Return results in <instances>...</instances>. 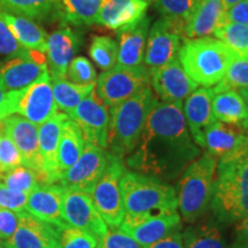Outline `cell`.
Returning a JSON list of instances; mask_svg holds the SVG:
<instances>
[{
	"mask_svg": "<svg viewBox=\"0 0 248 248\" xmlns=\"http://www.w3.org/2000/svg\"><path fill=\"white\" fill-rule=\"evenodd\" d=\"M200 147L190 135L182 102H157L148 115L137 147L126 164L137 172L162 178H177L199 157Z\"/></svg>",
	"mask_w": 248,
	"mask_h": 248,
	"instance_id": "obj_1",
	"label": "cell"
},
{
	"mask_svg": "<svg viewBox=\"0 0 248 248\" xmlns=\"http://www.w3.org/2000/svg\"><path fill=\"white\" fill-rule=\"evenodd\" d=\"M210 208L223 223L248 216V144L217 162Z\"/></svg>",
	"mask_w": 248,
	"mask_h": 248,
	"instance_id": "obj_2",
	"label": "cell"
},
{
	"mask_svg": "<svg viewBox=\"0 0 248 248\" xmlns=\"http://www.w3.org/2000/svg\"><path fill=\"white\" fill-rule=\"evenodd\" d=\"M159 102L151 86L110 108L108 147L109 153L122 160L131 154L140 140L148 115Z\"/></svg>",
	"mask_w": 248,
	"mask_h": 248,
	"instance_id": "obj_3",
	"label": "cell"
},
{
	"mask_svg": "<svg viewBox=\"0 0 248 248\" xmlns=\"http://www.w3.org/2000/svg\"><path fill=\"white\" fill-rule=\"evenodd\" d=\"M125 216H147L177 212V192L152 176L126 170L121 178Z\"/></svg>",
	"mask_w": 248,
	"mask_h": 248,
	"instance_id": "obj_4",
	"label": "cell"
},
{
	"mask_svg": "<svg viewBox=\"0 0 248 248\" xmlns=\"http://www.w3.org/2000/svg\"><path fill=\"white\" fill-rule=\"evenodd\" d=\"M179 62L188 77L203 88L218 84L232 61L237 58L219 39H185L178 52Z\"/></svg>",
	"mask_w": 248,
	"mask_h": 248,
	"instance_id": "obj_5",
	"label": "cell"
},
{
	"mask_svg": "<svg viewBox=\"0 0 248 248\" xmlns=\"http://www.w3.org/2000/svg\"><path fill=\"white\" fill-rule=\"evenodd\" d=\"M217 162V157L207 152L192 161L181 173L177 201L185 222H195L210 208Z\"/></svg>",
	"mask_w": 248,
	"mask_h": 248,
	"instance_id": "obj_6",
	"label": "cell"
},
{
	"mask_svg": "<svg viewBox=\"0 0 248 248\" xmlns=\"http://www.w3.org/2000/svg\"><path fill=\"white\" fill-rule=\"evenodd\" d=\"M124 171L125 166L122 160L111 155L106 170L90 193L102 219L113 228H119L125 216L121 191V178Z\"/></svg>",
	"mask_w": 248,
	"mask_h": 248,
	"instance_id": "obj_7",
	"label": "cell"
},
{
	"mask_svg": "<svg viewBox=\"0 0 248 248\" xmlns=\"http://www.w3.org/2000/svg\"><path fill=\"white\" fill-rule=\"evenodd\" d=\"M146 86H150V73L144 64L132 68L116 64L99 76L95 92L108 108H111L128 100Z\"/></svg>",
	"mask_w": 248,
	"mask_h": 248,
	"instance_id": "obj_8",
	"label": "cell"
},
{
	"mask_svg": "<svg viewBox=\"0 0 248 248\" xmlns=\"http://www.w3.org/2000/svg\"><path fill=\"white\" fill-rule=\"evenodd\" d=\"M110 157L111 154L105 148L85 141L84 150L78 160L61 175L60 185L90 194L106 170Z\"/></svg>",
	"mask_w": 248,
	"mask_h": 248,
	"instance_id": "obj_9",
	"label": "cell"
},
{
	"mask_svg": "<svg viewBox=\"0 0 248 248\" xmlns=\"http://www.w3.org/2000/svg\"><path fill=\"white\" fill-rule=\"evenodd\" d=\"M184 27L168 18L156 21L148 31L145 51V67L148 73L166 66L176 59L181 48Z\"/></svg>",
	"mask_w": 248,
	"mask_h": 248,
	"instance_id": "obj_10",
	"label": "cell"
},
{
	"mask_svg": "<svg viewBox=\"0 0 248 248\" xmlns=\"http://www.w3.org/2000/svg\"><path fill=\"white\" fill-rule=\"evenodd\" d=\"M15 113L39 126L58 113L49 73L39 77L26 89L16 91Z\"/></svg>",
	"mask_w": 248,
	"mask_h": 248,
	"instance_id": "obj_11",
	"label": "cell"
},
{
	"mask_svg": "<svg viewBox=\"0 0 248 248\" xmlns=\"http://www.w3.org/2000/svg\"><path fill=\"white\" fill-rule=\"evenodd\" d=\"M82 130L85 141L107 150L109 110L93 90L68 115Z\"/></svg>",
	"mask_w": 248,
	"mask_h": 248,
	"instance_id": "obj_12",
	"label": "cell"
},
{
	"mask_svg": "<svg viewBox=\"0 0 248 248\" xmlns=\"http://www.w3.org/2000/svg\"><path fill=\"white\" fill-rule=\"evenodd\" d=\"M62 214L68 225L89 232L97 239L108 231V225L94 207L91 195L86 192L63 187Z\"/></svg>",
	"mask_w": 248,
	"mask_h": 248,
	"instance_id": "obj_13",
	"label": "cell"
},
{
	"mask_svg": "<svg viewBox=\"0 0 248 248\" xmlns=\"http://www.w3.org/2000/svg\"><path fill=\"white\" fill-rule=\"evenodd\" d=\"M1 131L7 135L20 152L24 167L36 170L48 178L44 171L43 160L39 152L38 128L21 115L12 114L1 121Z\"/></svg>",
	"mask_w": 248,
	"mask_h": 248,
	"instance_id": "obj_14",
	"label": "cell"
},
{
	"mask_svg": "<svg viewBox=\"0 0 248 248\" xmlns=\"http://www.w3.org/2000/svg\"><path fill=\"white\" fill-rule=\"evenodd\" d=\"M119 228L131 235L141 247H146L173 231L182 230V218L177 212L162 215L124 216Z\"/></svg>",
	"mask_w": 248,
	"mask_h": 248,
	"instance_id": "obj_15",
	"label": "cell"
},
{
	"mask_svg": "<svg viewBox=\"0 0 248 248\" xmlns=\"http://www.w3.org/2000/svg\"><path fill=\"white\" fill-rule=\"evenodd\" d=\"M150 83L155 95L173 104L185 100L199 86L185 73L177 58L150 73Z\"/></svg>",
	"mask_w": 248,
	"mask_h": 248,
	"instance_id": "obj_16",
	"label": "cell"
},
{
	"mask_svg": "<svg viewBox=\"0 0 248 248\" xmlns=\"http://www.w3.org/2000/svg\"><path fill=\"white\" fill-rule=\"evenodd\" d=\"M48 73L45 53L33 58H11L0 62V84L6 91H20Z\"/></svg>",
	"mask_w": 248,
	"mask_h": 248,
	"instance_id": "obj_17",
	"label": "cell"
},
{
	"mask_svg": "<svg viewBox=\"0 0 248 248\" xmlns=\"http://www.w3.org/2000/svg\"><path fill=\"white\" fill-rule=\"evenodd\" d=\"M59 234L58 228L24 212L16 231L2 244L6 248H58Z\"/></svg>",
	"mask_w": 248,
	"mask_h": 248,
	"instance_id": "obj_18",
	"label": "cell"
},
{
	"mask_svg": "<svg viewBox=\"0 0 248 248\" xmlns=\"http://www.w3.org/2000/svg\"><path fill=\"white\" fill-rule=\"evenodd\" d=\"M63 187L57 184H42L28 197L27 212L36 218L55 226L59 230L68 225L62 214Z\"/></svg>",
	"mask_w": 248,
	"mask_h": 248,
	"instance_id": "obj_19",
	"label": "cell"
},
{
	"mask_svg": "<svg viewBox=\"0 0 248 248\" xmlns=\"http://www.w3.org/2000/svg\"><path fill=\"white\" fill-rule=\"evenodd\" d=\"M150 0H102L97 23L110 30L133 27L146 16Z\"/></svg>",
	"mask_w": 248,
	"mask_h": 248,
	"instance_id": "obj_20",
	"label": "cell"
},
{
	"mask_svg": "<svg viewBox=\"0 0 248 248\" xmlns=\"http://www.w3.org/2000/svg\"><path fill=\"white\" fill-rule=\"evenodd\" d=\"M78 45V37L70 28H62L47 37L46 59L51 78H66L68 66Z\"/></svg>",
	"mask_w": 248,
	"mask_h": 248,
	"instance_id": "obj_21",
	"label": "cell"
},
{
	"mask_svg": "<svg viewBox=\"0 0 248 248\" xmlns=\"http://www.w3.org/2000/svg\"><path fill=\"white\" fill-rule=\"evenodd\" d=\"M212 91L214 119L238 129L248 130V106L240 93L221 84H216Z\"/></svg>",
	"mask_w": 248,
	"mask_h": 248,
	"instance_id": "obj_22",
	"label": "cell"
},
{
	"mask_svg": "<svg viewBox=\"0 0 248 248\" xmlns=\"http://www.w3.org/2000/svg\"><path fill=\"white\" fill-rule=\"evenodd\" d=\"M226 23V7L222 0H202L184 24V35L190 39L214 35Z\"/></svg>",
	"mask_w": 248,
	"mask_h": 248,
	"instance_id": "obj_23",
	"label": "cell"
},
{
	"mask_svg": "<svg viewBox=\"0 0 248 248\" xmlns=\"http://www.w3.org/2000/svg\"><path fill=\"white\" fill-rule=\"evenodd\" d=\"M212 97V89H197L186 98L183 109L188 131L199 147H202L204 129L216 121L213 115Z\"/></svg>",
	"mask_w": 248,
	"mask_h": 248,
	"instance_id": "obj_24",
	"label": "cell"
},
{
	"mask_svg": "<svg viewBox=\"0 0 248 248\" xmlns=\"http://www.w3.org/2000/svg\"><path fill=\"white\" fill-rule=\"evenodd\" d=\"M67 119V114L57 113L38 128L39 152L43 160V166H44V171L47 176L49 184H54L60 179L57 167L58 148L62 124Z\"/></svg>",
	"mask_w": 248,
	"mask_h": 248,
	"instance_id": "obj_25",
	"label": "cell"
},
{
	"mask_svg": "<svg viewBox=\"0 0 248 248\" xmlns=\"http://www.w3.org/2000/svg\"><path fill=\"white\" fill-rule=\"evenodd\" d=\"M148 31H150V18L147 16H145L136 26L117 31L119 66L130 68L141 66L146 51Z\"/></svg>",
	"mask_w": 248,
	"mask_h": 248,
	"instance_id": "obj_26",
	"label": "cell"
},
{
	"mask_svg": "<svg viewBox=\"0 0 248 248\" xmlns=\"http://www.w3.org/2000/svg\"><path fill=\"white\" fill-rule=\"evenodd\" d=\"M248 144V136L219 121H214L203 131L202 147L221 159Z\"/></svg>",
	"mask_w": 248,
	"mask_h": 248,
	"instance_id": "obj_27",
	"label": "cell"
},
{
	"mask_svg": "<svg viewBox=\"0 0 248 248\" xmlns=\"http://www.w3.org/2000/svg\"><path fill=\"white\" fill-rule=\"evenodd\" d=\"M0 18L4 21L21 45L30 51H38L46 54L47 35L42 27L30 18L17 16L2 11H0Z\"/></svg>",
	"mask_w": 248,
	"mask_h": 248,
	"instance_id": "obj_28",
	"label": "cell"
},
{
	"mask_svg": "<svg viewBox=\"0 0 248 248\" xmlns=\"http://www.w3.org/2000/svg\"><path fill=\"white\" fill-rule=\"evenodd\" d=\"M84 145L85 139L82 130L73 120L68 117L62 124L58 148L57 167L60 177L62 173L69 169L78 160L83 150H84Z\"/></svg>",
	"mask_w": 248,
	"mask_h": 248,
	"instance_id": "obj_29",
	"label": "cell"
},
{
	"mask_svg": "<svg viewBox=\"0 0 248 248\" xmlns=\"http://www.w3.org/2000/svg\"><path fill=\"white\" fill-rule=\"evenodd\" d=\"M52 89L55 104L62 113L69 114L85 97L94 90V83L92 84H76L67 78H51Z\"/></svg>",
	"mask_w": 248,
	"mask_h": 248,
	"instance_id": "obj_30",
	"label": "cell"
},
{
	"mask_svg": "<svg viewBox=\"0 0 248 248\" xmlns=\"http://www.w3.org/2000/svg\"><path fill=\"white\" fill-rule=\"evenodd\" d=\"M101 4L102 0H59L58 13L77 26L97 23Z\"/></svg>",
	"mask_w": 248,
	"mask_h": 248,
	"instance_id": "obj_31",
	"label": "cell"
},
{
	"mask_svg": "<svg viewBox=\"0 0 248 248\" xmlns=\"http://www.w3.org/2000/svg\"><path fill=\"white\" fill-rule=\"evenodd\" d=\"M59 0H0V11L30 20H44L58 12Z\"/></svg>",
	"mask_w": 248,
	"mask_h": 248,
	"instance_id": "obj_32",
	"label": "cell"
},
{
	"mask_svg": "<svg viewBox=\"0 0 248 248\" xmlns=\"http://www.w3.org/2000/svg\"><path fill=\"white\" fill-rule=\"evenodd\" d=\"M184 248H226L219 229L214 224H198L182 232Z\"/></svg>",
	"mask_w": 248,
	"mask_h": 248,
	"instance_id": "obj_33",
	"label": "cell"
},
{
	"mask_svg": "<svg viewBox=\"0 0 248 248\" xmlns=\"http://www.w3.org/2000/svg\"><path fill=\"white\" fill-rule=\"evenodd\" d=\"M0 183L12 190H16L24 193H30L42 184H48L47 179L43 173L24 166L0 173Z\"/></svg>",
	"mask_w": 248,
	"mask_h": 248,
	"instance_id": "obj_34",
	"label": "cell"
},
{
	"mask_svg": "<svg viewBox=\"0 0 248 248\" xmlns=\"http://www.w3.org/2000/svg\"><path fill=\"white\" fill-rule=\"evenodd\" d=\"M214 35L237 57L248 59V26L226 22Z\"/></svg>",
	"mask_w": 248,
	"mask_h": 248,
	"instance_id": "obj_35",
	"label": "cell"
},
{
	"mask_svg": "<svg viewBox=\"0 0 248 248\" xmlns=\"http://www.w3.org/2000/svg\"><path fill=\"white\" fill-rule=\"evenodd\" d=\"M89 54L100 69L107 71L117 64L119 45L109 37L95 36L90 45Z\"/></svg>",
	"mask_w": 248,
	"mask_h": 248,
	"instance_id": "obj_36",
	"label": "cell"
},
{
	"mask_svg": "<svg viewBox=\"0 0 248 248\" xmlns=\"http://www.w3.org/2000/svg\"><path fill=\"white\" fill-rule=\"evenodd\" d=\"M153 1L164 18L184 27L199 2L197 0H150Z\"/></svg>",
	"mask_w": 248,
	"mask_h": 248,
	"instance_id": "obj_37",
	"label": "cell"
},
{
	"mask_svg": "<svg viewBox=\"0 0 248 248\" xmlns=\"http://www.w3.org/2000/svg\"><path fill=\"white\" fill-rule=\"evenodd\" d=\"M98 239L80 229L67 225L60 229L58 248H97Z\"/></svg>",
	"mask_w": 248,
	"mask_h": 248,
	"instance_id": "obj_38",
	"label": "cell"
},
{
	"mask_svg": "<svg viewBox=\"0 0 248 248\" xmlns=\"http://www.w3.org/2000/svg\"><path fill=\"white\" fill-rule=\"evenodd\" d=\"M37 53L38 51H30L21 45L0 18V55L9 58H33Z\"/></svg>",
	"mask_w": 248,
	"mask_h": 248,
	"instance_id": "obj_39",
	"label": "cell"
},
{
	"mask_svg": "<svg viewBox=\"0 0 248 248\" xmlns=\"http://www.w3.org/2000/svg\"><path fill=\"white\" fill-rule=\"evenodd\" d=\"M218 84L233 90H241L248 86V59L235 58Z\"/></svg>",
	"mask_w": 248,
	"mask_h": 248,
	"instance_id": "obj_40",
	"label": "cell"
},
{
	"mask_svg": "<svg viewBox=\"0 0 248 248\" xmlns=\"http://www.w3.org/2000/svg\"><path fill=\"white\" fill-rule=\"evenodd\" d=\"M66 78L76 84H92L97 79L94 67L84 57L74 58L68 66Z\"/></svg>",
	"mask_w": 248,
	"mask_h": 248,
	"instance_id": "obj_41",
	"label": "cell"
},
{
	"mask_svg": "<svg viewBox=\"0 0 248 248\" xmlns=\"http://www.w3.org/2000/svg\"><path fill=\"white\" fill-rule=\"evenodd\" d=\"M23 166L22 157L12 139L0 131V173Z\"/></svg>",
	"mask_w": 248,
	"mask_h": 248,
	"instance_id": "obj_42",
	"label": "cell"
},
{
	"mask_svg": "<svg viewBox=\"0 0 248 248\" xmlns=\"http://www.w3.org/2000/svg\"><path fill=\"white\" fill-rule=\"evenodd\" d=\"M29 193L12 190L0 183V208L13 210L16 213L27 212Z\"/></svg>",
	"mask_w": 248,
	"mask_h": 248,
	"instance_id": "obj_43",
	"label": "cell"
},
{
	"mask_svg": "<svg viewBox=\"0 0 248 248\" xmlns=\"http://www.w3.org/2000/svg\"><path fill=\"white\" fill-rule=\"evenodd\" d=\"M97 248H142L131 235L121 230L109 231L98 239Z\"/></svg>",
	"mask_w": 248,
	"mask_h": 248,
	"instance_id": "obj_44",
	"label": "cell"
},
{
	"mask_svg": "<svg viewBox=\"0 0 248 248\" xmlns=\"http://www.w3.org/2000/svg\"><path fill=\"white\" fill-rule=\"evenodd\" d=\"M21 214L0 208V240H7L14 234L20 224Z\"/></svg>",
	"mask_w": 248,
	"mask_h": 248,
	"instance_id": "obj_45",
	"label": "cell"
},
{
	"mask_svg": "<svg viewBox=\"0 0 248 248\" xmlns=\"http://www.w3.org/2000/svg\"><path fill=\"white\" fill-rule=\"evenodd\" d=\"M226 22L248 26V0H243L226 9Z\"/></svg>",
	"mask_w": 248,
	"mask_h": 248,
	"instance_id": "obj_46",
	"label": "cell"
},
{
	"mask_svg": "<svg viewBox=\"0 0 248 248\" xmlns=\"http://www.w3.org/2000/svg\"><path fill=\"white\" fill-rule=\"evenodd\" d=\"M15 95L16 91H6L0 84V120L15 114Z\"/></svg>",
	"mask_w": 248,
	"mask_h": 248,
	"instance_id": "obj_47",
	"label": "cell"
},
{
	"mask_svg": "<svg viewBox=\"0 0 248 248\" xmlns=\"http://www.w3.org/2000/svg\"><path fill=\"white\" fill-rule=\"evenodd\" d=\"M142 248H184L182 232L181 230L173 231L170 234L162 238L161 240L156 241V243H153Z\"/></svg>",
	"mask_w": 248,
	"mask_h": 248,
	"instance_id": "obj_48",
	"label": "cell"
},
{
	"mask_svg": "<svg viewBox=\"0 0 248 248\" xmlns=\"http://www.w3.org/2000/svg\"><path fill=\"white\" fill-rule=\"evenodd\" d=\"M248 246V216L235 222V247Z\"/></svg>",
	"mask_w": 248,
	"mask_h": 248,
	"instance_id": "obj_49",
	"label": "cell"
},
{
	"mask_svg": "<svg viewBox=\"0 0 248 248\" xmlns=\"http://www.w3.org/2000/svg\"><path fill=\"white\" fill-rule=\"evenodd\" d=\"M223 4H224V6L226 7V9L230 8L231 6H233L235 4H238V2L243 1V0H222Z\"/></svg>",
	"mask_w": 248,
	"mask_h": 248,
	"instance_id": "obj_50",
	"label": "cell"
},
{
	"mask_svg": "<svg viewBox=\"0 0 248 248\" xmlns=\"http://www.w3.org/2000/svg\"><path fill=\"white\" fill-rule=\"evenodd\" d=\"M239 91H240L239 93L241 94V97H243L245 102H246L247 106H248V86H246V88L239 90Z\"/></svg>",
	"mask_w": 248,
	"mask_h": 248,
	"instance_id": "obj_51",
	"label": "cell"
},
{
	"mask_svg": "<svg viewBox=\"0 0 248 248\" xmlns=\"http://www.w3.org/2000/svg\"><path fill=\"white\" fill-rule=\"evenodd\" d=\"M0 248H6V247L4 246V244L1 243V241H0Z\"/></svg>",
	"mask_w": 248,
	"mask_h": 248,
	"instance_id": "obj_52",
	"label": "cell"
},
{
	"mask_svg": "<svg viewBox=\"0 0 248 248\" xmlns=\"http://www.w3.org/2000/svg\"><path fill=\"white\" fill-rule=\"evenodd\" d=\"M235 248H248V246H239V247H235Z\"/></svg>",
	"mask_w": 248,
	"mask_h": 248,
	"instance_id": "obj_53",
	"label": "cell"
},
{
	"mask_svg": "<svg viewBox=\"0 0 248 248\" xmlns=\"http://www.w3.org/2000/svg\"><path fill=\"white\" fill-rule=\"evenodd\" d=\"M197 1H198V2H200V1H202V0H197Z\"/></svg>",
	"mask_w": 248,
	"mask_h": 248,
	"instance_id": "obj_54",
	"label": "cell"
},
{
	"mask_svg": "<svg viewBox=\"0 0 248 248\" xmlns=\"http://www.w3.org/2000/svg\"><path fill=\"white\" fill-rule=\"evenodd\" d=\"M0 124H1V120H0Z\"/></svg>",
	"mask_w": 248,
	"mask_h": 248,
	"instance_id": "obj_55",
	"label": "cell"
}]
</instances>
